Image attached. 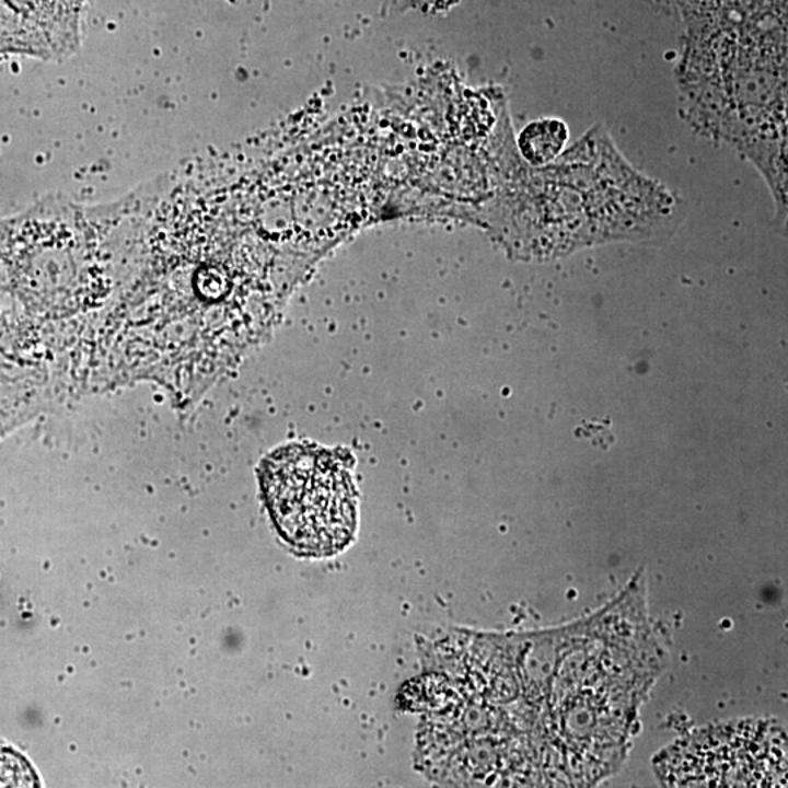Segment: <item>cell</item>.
Segmentation results:
<instances>
[{
  "label": "cell",
  "mask_w": 788,
  "mask_h": 788,
  "mask_svg": "<svg viewBox=\"0 0 788 788\" xmlns=\"http://www.w3.org/2000/svg\"><path fill=\"white\" fill-rule=\"evenodd\" d=\"M569 140L568 126L560 118H541L520 134L521 155L534 166H546L558 160Z\"/></svg>",
  "instance_id": "obj_2"
},
{
  "label": "cell",
  "mask_w": 788,
  "mask_h": 788,
  "mask_svg": "<svg viewBox=\"0 0 788 788\" xmlns=\"http://www.w3.org/2000/svg\"><path fill=\"white\" fill-rule=\"evenodd\" d=\"M260 484L276 530L298 555H335L352 541L354 485L331 451L283 447L262 464Z\"/></svg>",
  "instance_id": "obj_1"
},
{
  "label": "cell",
  "mask_w": 788,
  "mask_h": 788,
  "mask_svg": "<svg viewBox=\"0 0 788 788\" xmlns=\"http://www.w3.org/2000/svg\"><path fill=\"white\" fill-rule=\"evenodd\" d=\"M39 778L21 753L0 742V787H38Z\"/></svg>",
  "instance_id": "obj_3"
}]
</instances>
